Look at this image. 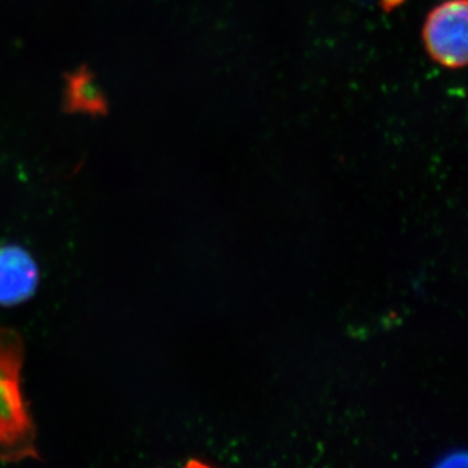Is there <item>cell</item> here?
Returning a JSON list of instances; mask_svg holds the SVG:
<instances>
[{
    "label": "cell",
    "mask_w": 468,
    "mask_h": 468,
    "mask_svg": "<svg viewBox=\"0 0 468 468\" xmlns=\"http://www.w3.org/2000/svg\"><path fill=\"white\" fill-rule=\"evenodd\" d=\"M64 79H66L64 112L91 117L109 115L110 101L90 68L82 64L73 72L66 73Z\"/></svg>",
    "instance_id": "4"
},
{
    "label": "cell",
    "mask_w": 468,
    "mask_h": 468,
    "mask_svg": "<svg viewBox=\"0 0 468 468\" xmlns=\"http://www.w3.org/2000/svg\"><path fill=\"white\" fill-rule=\"evenodd\" d=\"M467 0H445L428 14L423 42L431 58L449 69L467 64Z\"/></svg>",
    "instance_id": "2"
},
{
    "label": "cell",
    "mask_w": 468,
    "mask_h": 468,
    "mask_svg": "<svg viewBox=\"0 0 468 468\" xmlns=\"http://www.w3.org/2000/svg\"><path fill=\"white\" fill-rule=\"evenodd\" d=\"M403 2L405 0H380V5L384 11L389 12L401 5Z\"/></svg>",
    "instance_id": "6"
},
{
    "label": "cell",
    "mask_w": 468,
    "mask_h": 468,
    "mask_svg": "<svg viewBox=\"0 0 468 468\" xmlns=\"http://www.w3.org/2000/svg\"><path fill=\"white\" fill-rule=\"evenodd\" d=\"M23 359L20 335L0 329V461L38 457L32 418L21 392Z\"/></svg>",
    "instance_id": "1"
},
{
    "label": "cell",
    "mask_w": 468,
    "mask_h": 468,
    "mask_svg": "<svg viewBox=\"0 0 468 468\" xmlns=\"http://www.w3.org/2000/svg\"><path fill=\"white\" fill-rule=\"evenodd\" d=\"M39 271L32 255L20 246L0 248V304L16 306L33 297Z\"/></svg>",
    "instance_id": "3"
},
{
    "label": "cell",
    "mask_w": 468,
    "mask_h": 468,
    "mask_svg": "<svg viewBox=\"0 0 468 468\" xmlns=\"http://www.w3.org/2000/svg\"><path fill=\"white\" fill-rule=\"evenodd\" d=\"M435 467L452 468L467 466V452L463 449H452L437 458Z\"/></svg>",
    "instance_id": "5"
}]
</instances>
